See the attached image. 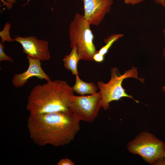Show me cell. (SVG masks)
<instances>
[{
  "instance_id": "1",
  "label": "cell",
  "mask_w": 165,
  "mask_h": 165,
  "mask_svg": "<svg viewBox=\"0 0 165 165\" xmlns=\"http://www.w3.org/2000/svg\"><path fill=\"white\" fill-rule=\"evenodd\" d=\"M27 127L30 137L35 144L59 147L72 141L80 126V122L70 111L30 115Z\"/></svg>"
},
{
  "instance_id": "2",
  "label": "cell",
  "mask_w": 165,
  "mask_h": 165,
  "mask_svg": "<svg viewBox=\"0 0 165 165\" xmlns=\"http://www.w3.org/2000/svg\"><path fill=\"white\" fill-rule=\"evenodd\" d=\"M74 90L63 80H51L35 86L28 97L27 109L30 115L70 111Z\"/></svg>"
},
{
  "instance_id": "3",
  "label": "cell",
  "mask_w": 165,
  "mask_h": 165,
  "mask_svg": "<svg viewBox=\"0 0 165 165\" xmlns=\"http://www.w3.org/2000/svg\"><path fill=\"white\" fill-rule=\"evenodd\" d=\"M90 25L83 15L77 13L69 26L70 46L72 48L76 47L80 60L92 61L93 56L97 52Z\"/></svg>"
},
{
  "instance_id": "4",
  "label": "cell",
  "mask_w": 165,
  "mask_h": 165,
  "mask_svg": "<svg viewBox=\"0 0 165 165\" xmlns=\"http://www.w3.org/2000/svg\"><path fill=\"white\" fill-rule=\"evenodd\" d=\"M111 79L108 82L105 83L102 81L97 82V87L100 90L101 99V107L107 110L109 108L111 102L118 101L124 97L129 98L138 103L139 101L134 99L132 96L126 93L122 86L123 80L129 78H135L144 83V79L138 77V68L133 67L121 75L118 68L114 67L111 68Z\"/></svg>"
},
{
  "instance_id": "5",
  "label": "cell",
  "mask_w": 165,
  "mask_h": 165,
  "mask_svg": "<svg viewBox=\"0 0 165 165\" xmlns=\"http://www.w3.org/2000/svg\"><path fill=\"white\" fill-rule=\"evenodd\" d=\"M129 151L141 156L150 163L163 156L165 144L154 135L147 133L140 134L128 146Z\"/></svg>"
},
{
  "instance_id": "6",
  "label": "cell",
  "mask_w": 165,
  "mask_h": 165,
  "mask_svg": "<svg viewBox=\"0 0 165 165\" xmlns=\"http://www.w3.org/2000/svg\"><path fill=\"white\" fill-rule=\"evenodd\" d=\"M101 105V97L99 92L90 95H75L69 108L78 121L90 123L97 117Z\"/></svg>"
},
{
  "instance_id": "7",
  "label": "cell",
  "mask_w": 165,
  "mask_h": 165,
  "mask_svg": "<svg viewBox=\"0 0 165 165\" xmlns=\"http://www.w3.org/2000/svg\"><path fill=\"white\" fill-rule=\"evenodd\" d=\"M14 40L21 45L23 52L31 58L40 61L50 59L49 43L47 41L38 39L33 36L25 37L16 36Z\"/></svg>"
},
{
  "instance_id": "8",
  "label": "cell",
  "mask_w": 165,
  "mask_h": 165,
  "mask_svg": "<svg viewBox=\"0 0 165 165\" xmlns=\"http://www.w3.org/2000/svg\"><path fill=\"white\" fill-rule=\"evenodd\" d=\"M83 3L85 18L90 24L99 25L110 11L113 0H81Z\"/></svg>"
},
{
  "instance_id": "9",
  "label": "cell",
  "mask_w": 165,
  "mask_h": 165,
  "mask_svg": "<svg viewBox=\"0 0 165 165\" xmlns=\"http://www.w3.org/2000/svg\"><path fill=\"white\" fill-rule=\"evenodd\" d=\"M27 58L29 62L28 67L24 72L14 75L12 80L14 86L16 88L22 87L27 82L30 78L33 77L45 79L47 82L51 80L50 77L42 69L40 61L28 55L27 56Z\"/></svg>"
},
{
  "instance_id": "10",
  "label": "cell",
  "mask_w": 165,
  "mask_h": 165,
  "mask_svg": "<svg viewBox=\"0 0 165 165\" xmlns=\"http://www.w3.org/2000/svg\"><path fill=\"white\" fill-rule=\"evenodd\" d=\"M72 88L74 91L81 95L93 94L97 93L98 90L97 87L93 82H84L79 75L76 76L75 83Z\"/></svg>"
},
{
  "instance_id": "11",
  "label": "cell",
  "mask_w": 165,
  "mask_h": 165,
  "mask_svg": "<svg viewBox=\"0 0 165 165\" xmlns=\"http://www.w3.org/2000/svg\"><path fill=\"white\" fill-rule=\"evenodd\" d=\"M80 60L75 46L72 48L70 53L64 57L63 61L65 68L70 71L73 75H78L77 69L78 64Z\"/></svg>"
},
{
  "instance_id": "12",
  "label": "cell",
  "mask_w": 165,
  "mask_h": 165,
  "mask_svg": "<svg viewBox=\"0 0 165 165\" xmlns=\"http://www.w3.org/2000/svg\"><path fill=\"white\" fill-rule=\"evenodd\" d=\"M123 36V34L119 33L113 34L108 36L104 39V42L105 45L97 52L105 56L113 44Z\"/></svg>"
},
{
  "instance_id": "13",
  "label": "cell",
  "mask_w": 165,
  "mask_h": 165,
  "mask_svg": "<svg viewBox=\"0 0 165 165\" xmlns=\"http://www.w3.org/2000/svg\"><path fill=\"white\" fill-rule=\"evenodd\" d=\"M11 27L10 23H6L3 29L0 31V36L2 39V43L6 41L8 42H13L14 40L11 38L9 35V30Z\"/></svg>"
},
{
  "instance_id": "14",
  "label": "cell",
  "mask_w": 165,
  "mask_h": 165,
  "mask_svg": "<svg viewBox=\"0 0 165 165\" xmlns=\"http://www.w3.org/2000/svg\"><path fill=\"white\" fill-rule=\"evenodd\" d=\"M5 46L3 43H0V61H6L13 63V59L5 53L4 51Z\"/></svg>"
},
{
  "instance_id": "15",
  "label": "cell",
  "mask_w": 165,
  "mask_h": 165,
  "mask_svg": "<svg viewBox=\"0 0 165 165\" xmlns=\"http://www.w3.org/2000/svg\"><path fill=\"white\" fill-rule=\"evenodd\" d=\"M58 165H74L75 163L71 160L68 159L61 160L57 163Z\"/></svg>"
},
{
  "instance_id": "16",
  "label": "cell",
  "mask_w": 165,
  "mask_h": 165,
  "mask_svg": "<svg viewBox=\"0 0 165 165\" xmlns=\"http://www.w3.org/2000/svg\"><path fill=\"white\" fill-rule=\"evenodd\" d=\"M93 60L98 62H101L104 59V56H103L97 51L94 54L93 57Z\"/></svg>"
},
{
  "instance_id": "17",
  "label": "cell",
  "mask_w": 165,
  "mask_h": 165,
  "mask_svg": "<svg viewBox=\"0 0 165 165\" xmlns=\"http://www.w3.org/2000/svg\"><path fill=\"white\" fill-rule=\"evenodd\" d=\"M125 4L134 6L142 2L144 0H123Z\"/></svg>"
},
{
  "instance_id": "18",
  "label": "cell",
  "mask_w": 165,
  "mask_h": 165,
  "mask_svg": "<svg viewBox=\"0 0 165 165\" xmlns=\"http://www.w3.org/2000/svg\"><path fill=\"white\" fill-rule=\"evenodd\" d=\"M156 3L160 5L162 7L165 8V0H154Z\"/></svg>"
},
{
  "instance_id": "19",
  "label": "cell",
  "mask_w": 165,
  "mask_h": 165,
  "mask_svg": "<svg viewBox=\"0 0 165 165\" xmlns=\"http://www.w3.org/2000/svg\"><path fill=\"white\" fill-rule=\"evenodd\" d=\"M163 35L164 37L165 38V34H163ZM162 54L163 57L165 58V46H164Z\"/></svg>"
},
{
  "instance_id": "20",
  "label": "cell",
  "mask_w": 165,
  "mask_h": 165,
  "mask_svg": "<svg viewBox=\"0 0 165 165\" xmlns=\"http://www.w3.org/2000/svg\"><path fill=\"white\" fill-rule=\"evenodd\" d=\"M161 89L162 91L165 94V85L162 86L161 87Z\"/></svg>"
},
{
  "instance_id": "21",
  "label": "cell",
  "mask_w": 165,
  "mask_h": 165,
  "mask_svg": "<svg viewBox=\"0 0 165 165\" xmlns=\"http://www.w3.org/2000/svg\"><path fill=\"white\" fill-rule=\"evenodd\" d=\"M162 31L163 34H165V27L163 29Z\"/></svg>"
},
{
  "instance_id": "22",
  "label": "cell",
  "mask_w": 165,
  "mask_h": 165,
  "mask_svg": "<svg viewBox=\"0 0 165 165\" xmlns=\"http://www.w3.org/2000/svg\"><path fill=\"white\" fill-rule=\"evenodd\" d=\"M163 156L165 158V149L163 153Z\"/></svg>"
}]
</instances>
